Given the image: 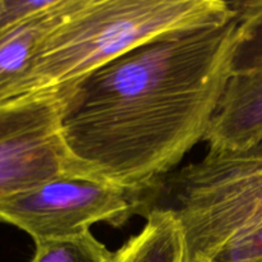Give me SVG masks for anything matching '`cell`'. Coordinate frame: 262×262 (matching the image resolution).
<instances>
[{"mask_svg": "<svg viewBox=\"0 0 262 262\" xmlns=\"http://www.w3.org/2000/svg\"><path fill=\"white\" fill-rule=\"evenodd\" d=\"M233 4L229 19L156 38L72 84L60 123L72 176L141 193L205 140L246 33Z\"/></svg>", "mask_w": 262, "mask_h": 262, "instance_id": "6da1fadb", "label": "cell"}, {"mask_svg": "<svg viewBox=\"0 0 262 262\" xmlns=\"http://www.w3.org/2000/svg\"><path fill=\"white\" fill-rule=\"evenodd\" d=\"M234 14L224 0H76L41 46L36 91L74 84L156 38Z\"/></svg>", "mask_w": 262, "mask_h": 262, "instance_id": "7a4b0ae2", "label": "cell"}, {"mask_svg": "<svg viewBox=\"0 0 262 262\" xmlns=\"http://www.w3.org/2000/svg\"><path fill=\"white\" fill-rule=\"evenodd\" d=\"M165 209L182 235L181 262H214L262 228V142L248 150H209L196 163L138 193L137 215Z\"/></svg>", "mask_w": 262, "mask_h": 262, "instance_id": "3957f363", "label": "cell"}, {"mask_svg": "<svg viewBox=\"0 0 262 262\" xmlns=\"http://www.w3.org/2000/svg\"><path fill=\"white\" fill-rule=\"evenodd\" d=\"M137 211L138 193L64 176L3 202L0 222L26 232L35 243L83 234L97 223L123 227Z\"/></svg>", "mask_w": 262, "mask_h": 262, "instance_id": "277c9868", "label": "cell"}, {"mask_svg": "<svg viewBox=\"0 0 262 262\" xmlns=\"http://www.w3.org/2000/svg\"><path fill=\"white\" fill-rule=\"evenodd\" d=\"M71 89L0 104V205L43 182L72 176L60 127Z\"/></svg>", "mask_w": 262, "mask_h": 262, "instance_id": "5b68a950", "label": "cell"}, {"mask_svg": "<svg viewBox=\"0 0 262 262\" xmlns=\"http://www.w3.org/2000/svg\"><path fill=\"white\" fill-rule=\"evenodd\" d=\"M76 0H53L40 12L23 18L0 36V104L36 91L41 46L73 8Z\"/></svg>", "mask_w": 262, "mask_h": 262, "instance_id": "8992f818", "label": "cell"}, {"mask_svg": "<svg viewBox=\"0 0 262 262\" xmlns=\"http://www.w3.org/2000/svg\"><path fill=\"white\" fill-rule=\"evenodd\" d=\"M204 141L227 151L262 142V67L233 72Z\"/></svg>", "mask_w": 262, "mask_h": 262, "instance_id": "52a82bcc", "label": "cell"}, {"mask_svg": "<svg viewBox=\"0 0 262 262\" xmlns=\"http://www.w3.org/2000/svg\"><path fill=\"white\" fill-rule=\"evenodd\" d=\"M142 229L114 252L112 262H181L182 235L170 211L146 212Z\"/></svg>", "mask_w": 262, "mask_h": 262, "instance_id": "ba28073f", "label": "cell"}, {"mask_svg": "<svg viewBox=\"0 0 262 262\" xmlns=\"http://www.w3.org/2000/svg\"><path fill=\"white\" fill-rule=\"evenodd\" d=\"M114 252L90 232L74 237L35 242L28 262H112Z\"/></svg>", "mask_w": 262, "mask_h": 262, "instance_id": "9c48e42d", "label": "cell"}, {"mask_svg": "<svg viewBox=\"0 0 262 262\" xmlns=\"http://www.w3.org/2000/svg\"><path fill=\"white\" fill-rule=\"evenodd\" d=\"M245 14L246 33L233 61V72L262 67V0L238 2Z\"/></svg>", "mask_w": 262, "mask_h": 262, "instance_id": "30bf717a", "label": "cell"}, {"mask_svg": "<svg viewBox=\"0 0 262 262\" xmlns=\"http://www.w3.org/2000/svg\"><path fill=\"white\" fill-rule=\"evenodd\" d=\"M51 3L53 0H0V36L23 18L45 9Z\"/></svg>", "mask_w": 262, "mask_h": 262, "instance_id": "8fae6325", "label": "cell"}, {"mask_svg": "<svg viewBox=\"0 0 262 262\" xmlns=\"http://www.w3.org/2000/svg\"><path fill=\"white\" fill-rule=\"evenodd\" d=\"M262 258V228L233 243L217 260L225 262H256Z\"/></svg>", "mask_w": 262, "mask_h": 262, "instance_id": "7c38bea8", "label": "cell"}, {"mask_svg": "<svg viewBox=\"0 0 262 262\" xmlns=\"http://www.w3.org/2000/svg\"><path fill=\"white\" fill-rule=\"evenodd\" d=\"M214 262H225V261H220V260H216V261H214Z\"/></svg>", "mask_w": 262, "mask_h": 262, "instance_id": "4fadbf2b", "label": "cell"}, {"mask_svg": "<svg viewBox=\"0 0 262 262\" xmlns=\"http://www.w3.org/2000/svg\"><path fill=\"white\" fill-rule=\"evenodd\" d=\"M256 262H262V258H261V260H258V261H256Z\"/></svg>", "mask_w": 262, "mask_h": 262, "instance_id": "5bb4252c", "label": "cell"}]
</instances>
